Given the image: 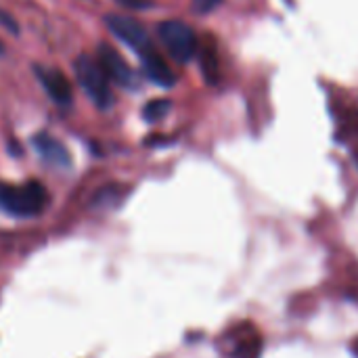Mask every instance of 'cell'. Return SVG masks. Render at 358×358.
<instances>
[{"label": "cell", "mask_w": 358, "mask_h": 358, "mask_svg": "<svg viewBox=\"0 0 358 358\" xmlns=\"http://www.w3.org/2000/svg\"><path fill=\"white\" fill-rule=\"evenodd\" d=\"M48 206V191L38 182L29 180L23 185L0 182V212L15 218H34Z\"/></svg>", "instance_id": "6da1fadb"}, {"label": "cell", "mask_w": 358, "mask_h": 358, "mask_svg": "<svg viewBox=\"0 0 358 358\" xmlns=\"http://www.w3.org/2000/svg\"><path fill=\"white\" fill-rule=\"evenodd\" d=\"M73 73L82 90L90 96V101L99 109H109L111 107V88H109V78L105 69L101 67L99 59L90 55H80L73 63Z\"/></svg>", "instance_id": "7a4b0ae2"}, {"label": "cell", "mask_w": 358, "mask_h": 358, "mask_svg": "<svg viewBox=\"0 0 358 358\" xmlns=\"http://www.w3.org/2000/svg\"><path fill=\"white\" fill-rule=\"evenodd\" d=\"M157 36L170 57H174L178 63H187L197 52V36L191 25L178 19H168L157 25Z\"/></svg>", "instance_id": "3957f363"}, {"label": "cell", "mask_w": 358, "mask_h": 358, "mask_svg": "<svg viewBox=\"0 0 358 358\" xmlns=\"http://www.w3.org/2000/svg\"><path fill=\"white\" fill-rule=\"evenodd\" d=\"M105 23H107V27L111 29V34L115 38H120L124 44H128L138 55H145V52L153 50L147 29L134 17H128V15H107Z\"/></svg>", "instance_id": "277c9868"}, {"label": "cell", "mask_w": 358, "mask_h": 358, "mask_svg": "<svg viewBox=\"0 0 358 358\" xmlns=\"http://www.w3.org/2000/svg\"><path fill=\"white\" fill-rule=\"evenodd\" d=\"M101 67L105 69L107 78L113 80L117 86L122 88H136V73L132 71V67L128 65V61L109 44H101L99 46V55H96Z\"/></svg>", "instance_id": "5b68a950"}, {"label": "cell", "mask_w": 358, "mask_h": 358, "mask_svg": "<svg viewBox=\"0 0 358 358\" xmlns=\"http://www.w3.org/2000/svg\"><path fill=\"white\" fill-rule=\"evenodd\" d=\"M36 78L38 82L42 84L44 92L57 103V105H71L73 101V90H71V84L69 80L55 67H42V65H36Z\"/></svg>", "instance_id": "8992f818"}, {"label": "cell", "mask_w": 358, "mask_h": 358, "mask_svg": "<svg viewBox=\"0 0 358 358\" xmlns=\"http://www.w3.org/2000/svg\"><path fill=\"white\" fill-rule=\"evenodd\" d=\"M31 145L46 164L57 166V168H69L71 166V155H69L67 147L59 138H55L52 134L40 132L31 138Z\"/></svg>", "instance_id": "52a82bcc"}, {"label": "cell", "mask_w": 358, "mask_h": 358, "mask_svg": "<svg viewBox=\"0 0 358 358\" xmlns=\"http://www.w3.org/2000/svg\"><path fill=\"white\" fill-rule=\"evenodd\" d=\"M141 61H143V71H145V76H147L153 84L164 86V88L174 86L176 76L172 73V69L168 67V63H166L155 50H149V52L141 55Z\"/></svg>", "instance_id": "ba28073f"}, {"label": "cell", "mask_w": 358, "mask_h": 358, "mask_svg": "<svg viewBox=\"0 0 358 358\" xmlns=\"http://www.w3.org/2000/svg\"><path fill=\"white\" fill-rule=\"evenodd\" d=\"M172 109V103L168 99H155V101H149L143 109V117L147 122H159L162 117L168 115V111Z\"/></svg>", "instance_id": "9c48e42d"}, {"label": "cell", "mask_w": 358, "mask_h": 358, "mask_svg": "<svg viewBox=\"0 0 358 358\" xmlns=\"http://www.w3.org/2000/svg\"><path fill=\"white\" fill-rule=\"evenodd\" d=\"M0 27H2V29H6V31H8V34H13V36H17V34H19V23H17V19H15L10 13L2 10V8H0Z\"/></svg>", "instance_id": "30bf717a"}, {"label": "cell", "mask_w": 358, "mask_h": 358, "mask_svg": "<svg viewBox=\"0 0 358 358\" xmlns=\"http://www.w3.org/2000/svg\"><path fill=\"white\" fill-rule=\"evenodd\" d=\"M222 4V0H193V13L197 15H208L214 8H218Z\"/></svg>", "instance_id": "8fae6325"}, {"label": "cell", "mask_w": 358, "mask_h": 358, "mask_svg": "<svg viewBox=\"0 0 358 358\" xmlns=\"http://www.w3.org/2000/svg\"><path fill=\"white\" fill-rule=\"evenodd\" d=\"M0 52H2V44H0Z\"/></svg>", "instance_id": "7c38bea8"}]
</instances>
